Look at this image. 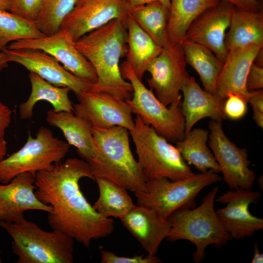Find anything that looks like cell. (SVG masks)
I'll use <instances>...</instances> for the list:
<instances>
[{
    "label": "cell",
    "instance_id": "cell-45",
    "mask_svg": "<svg viewBox=\"0 0 263 263\" xmlns=\"http://www.w3.org/2000/svg\"><path fill=\"white\" fill-rule=\"evenodd\" d=\"M10 2L9 0H0V10L10 11Z\"/></svg>",
    "mask_w": 263,
    "mask_h": 263
},
{
    "label": "cell",
    "instance_id": "cell-43",
    "mask_svg": "<svg viewBox=\"0 0 263 263\" xmlns=\"http://www.w3.org/2000/svg\"><path fill=\"white\" fill-rule=\"evenodd\" d=\"M7 152V142L4 138L0 139V161L3 159Z\"/></svg>",
    "mask_w": 263,
    "mask_h": 263
},
{
    "label": "cell",
    "instance_id": "cell-29",
    "mask_svg": "<svg viewBox=\"0 0 263 263\" xmlns=\"http://www.w3.org/2000/svg\"><path fill=\"white\" fill-rule=\"evenodd\" d=\"M128 13L158 45L163 48L169 44V10L159 0L130 9Z\"/></svg>",
    "mask_w": 263,
    "mask_h": 263
},
{
    "label": "cell",
    "instance_id": "cell-47",
    "mask_svg": "<svg viewBox=\"0 0 263 263\" xmlns=\"http://www.w3.org/2000/svg\"><path fill=\"white\" fill-rule=\"evenodd\" d=\"M87 0H76V5L81 4Z\"/></svg>",
    "mask_w": 263,
    "mask_h": 263
},
{
    "label": "cell",
    "instance_id": "cell-22",
    "mask_svg": "<svg viewBox=\"0 0 263 263\" xmlns=\"http://www.w3.org/2000/svg\"><path fill=\"white\" fill-rule=\"evenodd\" d=\"M46 121L51 126L58 128L67 142L76 149L79 156L88 162L94 152L93 127L83 118L67 112H47Z\"/></svg>",
    "mask_w": 263,
    "mask_h": 263
},
{
    "label": "cell",
    "instance_id": "cell-19",
    "mask_svg": "<svg viewBox=\"0 0 263 263\" xmlns=\"http://www.w3.org/2000/svg\"><path fill=\"white\" fill-rule=\"evenodd\" d=\"M263 47V44L253 43L228 51L217 80L216 95L225 99L228 94H234L247 102L249 91L246 87V76L257 54Z\"/></svg>",
    "mask_w": 263,
    "mask_h": 263
},
{
    "label": "cell",
    "instance_id": "cell-40",
    "mask_svg": "<svg viewBox=\"0 0 263 263\" xmlns=\"http://www.w3.org/2000/svg\"><path fill=\"white\" fill-rule=\"evenodd\" d=\"M159 0H127L129 10Z\"/></svg>",
    "mask_w": 263,
    "mask_h": 263
},
{
    "label": "cell",
    "instance_id": "cell-31",
    "mask_svg": "<svg viewBox=\"0 0 263 263\" xmlns=\"http://www.w3.org/2000/svg\"><path fill=\"white\" fill-rule=\"evenodd\" d=\"M45 36L35 24L6 10H0V48L3 49L10 43L19 40Z\"/></svg>",
    "mask_w": 263,
    "mask_h": 263
},
{
    "label": "cell",
    "instance_id": "cell-18",
    "mask_svg": "<svg viewBox=\"0 0 263 263\" xmlns=\"http://www.w3.org/2000/svg\"><path fill=\"white\" fill-rule=\"evenodd\" d=\"M35 175L24 172L8 183L0 184V221L18 222L28 210L52 211V207L41 202L35 193Z\"/></svg>",
    "mask_w": 263,
    "mask_h": 263
},
{
    "label": "cell",
    "instance_id": "cell-38",
    "mask_svg": "<svg viewBox=\"0 0 263 263\" xmlns=\"http://www.w3.org/2000/svg\"><path fill=\"white\" fill-rule=\"evenodd\" d=\"M252 108L253 112L263 113V91L260 89L249 93L247 99Z\"/></svg>",
    "mask_w": 263,
    "mask_h": 263
},
{
    "label": "cell",
    "instance_id": "cell-5",
    "mask_svg": "<svg viewBox=\"0 0 263 263\" xmlns=\"http://www.w3.org/2000/svg\"><path fill=\"white\" fill-rule=\"evenodd\" d=\"M12 237L17 263H73L74 240L57 230L46 231L25 218L16 222L0 221Z\"/></svg>",
    "mask_w": 263,
    "mask_h": 263
},
{
    "label": "cell",
    "instance_id": "cell-24",
    "mask_svg": "<svg viewBox=\"0 0 263 263\" xmlns=\"http://www.w3.org/2000/svg\"><path fill=\"white\" fill-rule=\"evenodd\" d=\"M29 78L31 85V94L27 100L19 106L22 119L31 118L35 105L42 100L51 104L55 112H74L73 104L69 97L70 88L55 86L33 72L30 73Z\"/></svg>",
    "mask_w": 263,
    "mask_h": 263
},
{
    "label": "cell",
    "instance_id": "cell-21",
    "mask_svg": "<svg viewBox=\"0 0 263 263\" xmlns=\"http://www.w3.org/2000/svg\"><path fill=\"white\" fill-rule=\"evenodd\" d=\"M183 94L181 107L185 120V134L202 119L223 121L226 118L224 113L225 99L203 90L193 76L182 88Z\"/></svg>",
    "mask_w": 263,
    "mask_h": 263
},
{
    "label": "cell",
    "instance_id": "cell-15",
    "mask_svg": "<svg viewBox=\"0 0 263 263\" xmlns=\"http://www.w3.org/2000/svg\"><path fill=\"white\" fill-rule=\"evenodd\" d=\"M9 62L19 63L30 72L58 87H67L77 97L91 90L93 84L77 77L67 71L55 57L39 49H3Z\"/></svg>",
    "mask_w": 263,
    "mask_h": 263
},
{
    "label": "cell",
    "instance_id": "cell-42",
    "mask_svg": "<svg viewBox=\"0 0 263 263\" xmlns=\"http://www.w3.org/2000/svg\"><path fill=\"white\" fill-rule=\"evenodd\" d=\"M9 62L7 54L0 48V72L7 67Z\"/></svg>",
    "mask_w": 263,
    "mask_h": 263
},
{
    "label": "cell",
    "instance_id": "cell-13",
    "mask_svg": "<svg viewBox=\"0 0 263 263\" xmlns=\"http://www.w3.org/2000/svg\"><path fill=\"white\" fill-rule=\"evenodd\" d=\"M73 104L74 113L89 122L93 127L109 128L121 126L132 130L134 119L126 101L104 92H85Z\"/></svg>",
    "mask_w": 263,
    "mask_h": 263
},
{
    "label": "cell",
    "instance_id": "cell-39",
    "mask_svg": "<svg viewBox=\"0 0 263 263\" xmlns=\"http://www.w3.org/2000/svg\"><path fill=\"white\" fill-rule=\"evenodd\" d=\"M235 7L238 8L253 11H259L261 9V5L258 0H224Z\"/></svg>",
    "mask_w": 263,
    "mask_h": 263
},
{
    "label": "cell",
    "instance_id": "cell-35",
    "mask_svg": "<svg viewBox=\"0 0 263 263\" xmlns=\"http://www.w3.org/2000/svg\"><path fill=\"white\" fill-rule=\"evenodd\" d=\"M102 263H160L161 260L155 256L135 255L133 257L118 256L113 252L100 250Z\"/></svg>",
    "mask_w": 263,
    "mask_h": 263
},
{
    "label": "cell",
    "instance_id": "cell-27",
    "mask_svg": "<svg viewBox=\"0 0 263 263\" xmlns=\"http://www.w3.org/2000/svg\"><path fill=\"white\" fill-rule=\"evenodd\" d=\"M209 133L202 128L191 129L176 143V147L188 165L194 166L201 172L212 170L218 173L221 172L220 167L207 145Z\"/></svg>",
    "mask_w": 263,
    "mask_h": 263
},
{
    "label": "cell",
    "instance_id": "cell-48",
    "mask_svg": "<svg viewBox=\"0 0 263 263\" xmlns=\"http://www.w3.org/2000/svg\"><path fill=\"white\" fill-rule=\"evenodd\" d=\"M2 263V261H1V259L0 258V263Z\"/></svg>",
    "mask_w": 263,
    "mask_h": 263
},
{
    "label": "cell",
    "instance_id": "cell-41",
    "mask_svg": "<svg viewBox=\"0 0 263 263\" xmlns=\"http://www.w3.org/2000/svg\"><path fill=\"white\" fill-rule=\"evenodd\" d=\"M254 245V255L251 263H262L263 262V254L260 252L257 243H255Z\"/></svg>",
    "mask_w": 263,
    "mask_h": 263
},
{
    "label": "cell",
    "instance_id": "cell-26",
    "mask_svg": "<svg viewBox=\"0 0 263 263\" xmlns=\"http://www.w3.org/2000/svg\"><path fill=\"white\" fill-rule=\"evenodd\" d=\"M220 0H170L167 25L169 43H181L191 23Z\"/></svg>",
    "mask_w": 263,
    "mask_h": 263
},
{
    "label": "cell",
    "instance_id": "cell-30",
    "mask_svg": "<svg viewBox=\"0 0 263 263\" xmlns=\"http://www.w3.org/2000/svg\"><path fill=\"white\" fill-rule=\"evenodd\" d=\"M99 196L93 207L106 218H122L135 206L125 187L101 178H96Z\"/></svg>",
    "mask_w": 263,
    "mask_h": 263
},
{
    "label": "cell",
    "instance_id": "cell-6",
    "mask_svg": "<svg viewBox=\"0 0 263 263\" xmlns=\"http://www.w3.org/2000/svg\"><path fill=\"white\" fill-rule=\"evenodd\" d=\"M129 132L147 182L160 178L177 181L195 174L177 148L145 124L139 116L136 115L134 128Z\"/></svg>",
    "mask_w": 263,
    "mask_h": 263
},
{
    "label": "cell",
    "instance_id": "cell-28",
    "mask_svg": "<svg viewBox=\"0 0 263 263\" xmlns=\"http://www.w3.org/2000/svg\"><path fill=\"white\" fill-rule=\"evenodd\" d=\"M187 63L199 75L204 90L215 94L218 77L224 62L207 47L184 39L181 42Z\"/></svg>",
    "mask_w": 263,
    "mask_h": 263
},
{
    "label": "cell",
    "instance_id": "cell-44",
    "mask_svg": "<svg viewBox=\"0 0 263 263\" xmlns=\"http://www.w3.org/2000/svg\"><path fill=\"white\" fill-rule=\"evenodd\" d=\"M263 48H262L258 52L253 62L257 66L261 67H263Z\"/></svg>",
    "mask_w": 263,
    "mask_h": 263
},
{
    "label": "cell",
    "instance_id": "cell-33",
    "mask_svg": "<svg viewBox=\"0 0 263 263\" xmlns=\"http://www.w3.org/2000/svg\"><path fill=\"white\" fill-rule=\"evenodd\" d=\"M10 12L34 23L41 8L43 0H9Z\"/></svg>",
    "mask_w": 263,
    "mask_h": 263
},
{
    "label": "cell",
    "instance_id": "cell-20",
    "mask_svg": "<svg viewBox=\"0 0 263 263\" xmlns=\"http://www.w3.org/2000/svg\"><path fill=\"white\" fill-rule=\"evenodd\" d=\"M120 220L150 256L156 255L161 243L168 237L171 228L168 219L154 210L141 205L135 206Z\"/></svg>",
    "mask_w": 263,
    "mask_h": 263
},
{
    "label": "cell",
    "instance_id": "cell-36",
    "mask_svg": "<svg viewBox=\"0 0 263 263\" xmlns=\"http://www.w3.org/2000/svg\"><path fill=\"white\" fill-rule=\"evenodd\" d=\"M246 87L248 91L263 88V68L253 63L246 78Z\"/></svg>",
    "mask_w": 263,
    "mask_h": 263
},
{
    "label": "cell",
    "instance_id": "cell-14",
    "mask_svg": "<svg viewBox=\"0 0 263 263\" xmlns=\"http://www.w3.org/2000/svg\"><path fill=\"white\" fill-rule=\"evenodd\" d=\"M261 195L260 191L239 188L231 189L217 199L226 204L217 209L216 213L232 239H244L263 229V219L253 215L249 210V206L257 203Z\"/></svg>",
    "mask_w": 263,
    "mask_h": 263
},
{
    "label": "cell",
    "instance_id": "cell-1",
    "mask_svg": "<svg viewBox=\"0 0 263 263\" xmlns=\"http://www.w3.org/2000/svg\"><path fill=\"white\" fill-rule=\"evenodd\" d=\"M85 177L94 180L88 162L69 158L36 173L35 193L52 208L47 217L51 228L89 247L92 240L111 235L114 226L113 220L97 212L82 193L79 183Z\"/></svg>",
    "mask_w": 263,
    "mask_h": 263
},
{
    "label": "cell",
    "instance_id": "cell-37",
    "mask_svg": "<svg viewBox=\"0 0 263 263\" xmlns=\"http://www.w3.org/2000/svg\"><path fill=\"white\" fill-rule=\"evenodd\" d=\"M12 111L0 100V139L4 138L5 131L11 122Z\"/></svg>",
    "mask_w": 263,
    "mask_h": 263
},
{
    "label": "cell",
    "instance_id": "cell-8",
    "mask_svg": "<svg viewBox=\"0 0 263 263\" xmlns=\"http://www.w3.org/2000/svg\"><path fill=\"white\" fill-rule=\"evenodd\" d=\"M222 180V177L212 170L177 181L160 178L147 181L144 191L134 194L138 205L150 208L168 219L181 207H195V199L199 193Z\"/></svg>",
    "mask_w": 263,
    "mask_h": 263
},
{
    "label": "cell",
    "instance_id": "cell-32",
    "mask_svg": "<svg viewBox=\"0 0 263 263\" xmlns=\"http://www.w3.org/2000/svg\"><path fill=\"white\" fill-rule=\"evenodd\" d=\"M76 5V0H43L35 25L45 36L58 31L64 19Z\"/></svg>",
    "mask_w": 263,
    "mask_h": 263
},
{
    "label": "cell",
    "instance_id": "cell-17",
    "mask_svg": "<svg viewBox=\"0 0 263 263\" xmlns=\"http://www.w3.org/2000/svg\"><path fill=\"white\" fill-rule=\"evenodd\" d=\"M234 7L226 1L220 0L191 23L184 39L207 47L224 62L228 52L225 42L226 31L229 27Z\"/></svg>",
    "mask_w": 263,
    "mask_h": 263
},
{
    "label": "cell",
    "instance_id": "cell-25",
    "mask_svg": "<svg viewBox=\"0 0 263 263\" xmlns=\"http://www.w3.org/2000/svg\"><path fill=\"white\" fill-rule=\"evenodd\" d=\"M225 45L229 50L250 44H263V12L234 7Z\"/></svg>",
    "mask_w": 263,
    "mask_h": 263
},
{
    "label": "cell",
    "instance_id": "cell-2",
    "mask_svg": "<svg viewBox=\"0 0 263 263\" xmlns=\"http://www.w3.org/2000/svg\"><path fill=\"white\" fill-rule=\"evenodd\" d=\"M126 20H113L75 42L76 48L91 63L97 75L91 91L108 93L125 101L133 94L132 85L123 77L119 64L127 51Z\"/></svg>",
    "mask_w": 263,
    "mask_h": 263
},
{
    "label": "cell",
    "instance_id": "cell-11",
    "mask_svg": "<svg viewBox=\"0 0 263 263\" xmlns=\"http://www.w3.org/2000/svg\"><path fill=\"white\" fill-rule=\"evenodd\" d=\"M181 43H169L149 65V86L167 106L181 98L180 92L190 77Z\"/></svg>",
    "mask_w": 263,
    "mask_h": 263
},
{
    "label": "cell",
    "instance_id": "cell-16",
    "mask_svg": "<svg viewBox=\"0 0 263 263\" xmlns=\"http://www.w3.org/2000/svg\"><path fill=\"white\" fill-rule=\"evenodd\" d=\"M127 0H87L76 5L63 20L61 28L75 42L89 32L115 19H126Z\"/></svg>",
    "mask_w": 263,
    "mask_h": 263
},
{
    "label": "cell",
    "instance_id": "cell-4",
    "mask_svg": "<svg viewBox=\"0 0 263 263\" xmlns=\"http://www.w3.org/2000/svg\"><path fill=\"white\" fill-rule=\"evenodd\" d=\"M218 189V186L213 188L198 207H181L168 219L171 228L166 239L171 242L185 240L193 244L196 249L193 254V260L196 263L204 259L206 248L208 245L214 244L219 248L232 239L215 209Z\"/></svg>",
    "mask_w": 263,
    "mask_h": 263
},
{
    "label": "cell",
    "instance_id": "cell-12",
    "mask_svg": "<svg viewBox=\"0 0 263 263\" xmlns=\"http://www.w3.org/2000/svg\"><path fill=\"white\" fill-rule=\"evenodd\" d=\"M6 48L41 50L55 57L67 71L77 77L93 84L97 81L94 68L76 48L75 42L69 33L62 28L51 35L12 42Z\"/></svg>",
    "mask_w": 263,
    "mask_h": 263
},
{
    "label": "cell",
    "instance_id": "cell-46",
    "mask_svg": "<svg viewBox=\"0 0 263 263\" xmlns=\"http://www.w3.org/2000/svg\"><path fill=\"white\" fill-rule=\"evenodd\" d=\"M163 5H164L165 7L168 8L169 10L170 7V0H159Z\"/></svg>",
    "mask_w": 263,
    "mask_h": 263
},
{
    "label": "cell",
    "instance_id": "cell-3",
    "mask_svg": "<svg viewBox=\"0 0 263 263\" xmlns=\"http://www.w3.org/2000/svg\"><path fill=\"white\" fill-rule=\"evenodd\" d=\"M94 156L88 162L94 180H107L133 193L146 190L147 180L130 145V132L121 126L93 127Z\"/></svg>",
    "mask_w": 263,
    "mask_h": 263
},
{
    "label": "cell",
    "instance_id": "cell-34",
    "mask_svg": "<svg viewBox=\"0 0 263 263\" xmlns=\"http://www.w3.org/2000/svg\"><path fill=\"white\" fill-rule=\"evenodd\" d=\"M247 102L241 96L229 94L224 104V113L226 118L237 120L243 118L247 111Z\"/></svg>",
    "mask_w": 263,
    "mask_h": 263
},
{
    "label": "cell",
    "instance_id": "cell-23",
    "mask_svg": "<svg viewBox=\"0 0 263 263\" xmlns=\"http://www.w3.org/2000/svg\"><path fill=\"white\" fill-rule=\"evenodd\" d=\"M127 51L126 62L142 80L152 61L163 48L158 45L129 14L127 17Z\"/></svg>",
    "mask_w": 263,
    "mask_h": 263
},
{
    "label": "cell",
    "instance_id": "cell-10",
    "mask_svg": "<svg viewBox=\"0 0 263 263\" xmlns=\"http://www.w3.org/2000/svg\"><path fill=\"white\" fill-rule=\"evenodd\" d=\"M208 146L223 174L222 180L231 189H251L256 178L249 168L247 150L237 146L225 134L222 121L209 122Z\"/></svg>",
    "mask_w": 263,
    "mask_h": 263
},
{
    "label": "cell",
    "instance_id": "cell-9",
    "mask_svg": "<svg viewBox=\"0 0 263 263\" xmlns=\"http://www.w3.org/2000/svg\"><path fill=\"white\" fill-rule=\"evenodd\" d=\"M71 145L55 137L49 128L41 126L35 137L28 133L24 145L9 156L0 161V182L8 183L24 172L36 174L47 170L66 156Z\"/></svg>",
    "mask_w": 263,
    "mask_h": 263
},
{
    "label": "cell",
    "instance_id": "cell-7",
    "mask_svg": "<svg viewBox=\"0 0 263 263\" xmlns=\"http://www.w3.org/2000/svg\"><path fill=\"white\" fill-rule=\"evenodd\" d=\"M123 77L132 85L133 94L126 100L132 113L152 127L160 136L169 142L176 143L185 134V120L183 114L181 98L167 107L148 89L125 61L120 65Z\"/></svg>",
    "mask_w": 263,
    "mask_h": 263
}]
</instances>
